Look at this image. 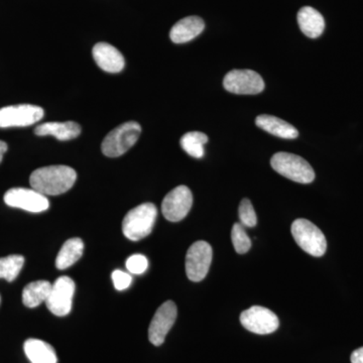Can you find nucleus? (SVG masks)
<instances>
[{"label": "nucleus", "mask_w": 363, "mask_h": 363, "mask_svg": "<svg viewBox=\"0 0 363 363\" xmlns=\"http://www.w3.org/2000/svg\"><path fill=\"white\" fill-rule=\"evenodd\" d=\"M77 179L75 169L67 166H50L33 172L30 184L45 196H56L68 192Z\"/></svg>", "instance_id": "nucleus-1"}, {"label": "nucleus", "mask_w": 363, "mask_h": 363, "mask_svg": "<svg viewBox=\"0 0 363 363\" xmlns=\"http://www.w3.org/2000/svg\"><path fill=\"white\" fill-rule=\"evenodd\" d=\"M157 209L152 203H145L133 208L124 217L123 231L124 236L131 241L142 240L154 228Z\"/></svg>", "instance_id": "nucleus-2"}, {"label": "nucleus", "mask_w": 363, "mask_h": 363, "mask_svg": "<svg viewBox=\"0 0 363 363\" xmlns=\"http://www.w3.org/2000/svg\"><path fill=\"white\" fill-rule=\"evenodd\" d=\"M272 169L289 180L300 184H310L314 181L315 172L311 164L303 157L290 152H277L271 160Z\"/></svg>", "instance_id": "nucleus-3"}, {"label": "nucleus", "mask_w": 363, "mask_h": 363, "mask_svg": "<svg viewBox=\"0 0 363 363\" xmlns=\"http://www.w3.org/2000/svg\"><path fill=\"white\" fill-rule=\"evenodd\" d=\"M142 133V126L135 121H128L111 131L102 143L101 150L105 156H123L138 142Z\"/></svg>", "instance_id": "nucleus-4"}, {"label": "nucleus", "mask_w": 363, "mask_h": 363, "mask_svg": "<svg viewBox=\"0 0 363 363\" xmlns=\"http://www.w3.org/2000/svg\"><path fill=\"white\" fill-rule=\"evenodd\" d=\"M292 231L296 243L310 255L323 257L327 250V240L323 233L311 221L297 219L293 222Z\"/></svg>", "instance_id": "nucleus-5"}, {"label": "nucleus", "mask_w": 363, "mask_h": 363, "mask_svg": "<svg viewBox=\"0 0 363 363\" xmlns=\"http://www.w3.org/2000/svg\"><path fill=\"white\" fill-rule=\"evenodd\" d=\"M212 252L211 245L206 241H196L191 245L186 255V274L188 279L192 281H201L206 278L210 266H211Z\"/></svg>", "instance_id": "nucleus-6"}, {"label": "nucleus", "mask_w": 363, "mask_h": 363, "mask_svg": "<svg viewBox=\"0 0 363 363\" xmlns=\"http://www.w3.org/2000/svg\"><path fill=\"white\" fill-rule=\"evenodd\" d=\"M44 109L37 105L20 104L0 109V128H23L37 123L44 117Z\"/></svg>", "instance_id": "nucleus-7"}, {"label": "nucleus", "mask_w": 363, "mask_h": 363, "mask_svg": "<svg viewBox=\"0 0 363 363\" xmlns=\"http://www.w3.org/2000/svg\"><path fill=\"white\" fill-rule=\"evenodd\" d=\"M226 91L238 95H257L264 89V79L252 70H233L223 80Z\"/></svg>", "instance_id": "nucleus-8"}, {"label": "nucleus", "mask_w": 363, "mask_h": 363, "mask_svg": "<svg viewBox=\"0 0 363 363\" xmlns=\"http://www.w3.org/2000/svg\"><path fill=\"white\" fill-rule=\"evenodd\" d=\"M75 283L69 277H60L52 285L51 293L45 301L48 309L56 316H67L72 310Z\"/></svg>", "instance_id": "nucleus-9"}, {"label": "nucleus", "mask_w": 363, "mask_h": 363, "mask_svg": "<svg viewBox=\"0 0 363 363\" xmlns=\"http://www.w3.org/2000/svg\"><path fill=\"white\" fill-rule=\"evenodd\" d=\"M240 322L247 330L259 335L274 333L279 326L278 316L262 306H253L241 313Z\"/></svg>", "instance_id": "nucleus-10"}, {"label": "nucleus", "mask_w": 363, "mask_h": 363, "mask_svg": "<svg viewBox=\"0 0 363 363\" xmlns=\"http://www.w3.org/2000/svg\"><path fill=\"white\" fill-rule=\"evenodd\" d=\"M193 205V195L186 186H178L164 197L162 212L164 218L171 222L183 220Z\"/></svg>", "instance_id": "nucleus-11"}, {"label": "nucleus", "mask_w": 363, "mask_h": 363, "mask_svg": "<svg viewBox=\"0 0 363 363\" xmlns=\"http://www.w3.org/2000/svg\"><path fill=\"white\" fill-rule=\"evenodd\" d=\"M4 202L9 206L20 208L32 213H40L49 209L47 196L40 194L35 189L13 188L4 195Z\"/></svg>", "instance_id": "nucleus-12"}, {"label": "nucleus", "mask_w": 363, "mask_h": 363, "mask_svg": "<svg viewBox=\"0 0 363 363\" xmlns=\"http://www.w3.org/2000/svg\"><path fill=\"white\" fill-rule=\"evenodd\" d=\"M177 314V306L172 301H167L157 310L149 328L150 343L160 346L164 342L167 334L175 324Z\"/></svg>", "instance_id": "nucleus-13"}, {"label": "nucleus", "mask_w": 363, "mask_h": 363, "mask_svg": "<svg viewBox=\"0 0 363 363\" xmlns=\"http://www.w3.org/2000/svg\"><path fill=\"white\" fill-rule=\"evenodd\" d=\"M92 55L98 67L108 73H118L123 70L125 65L123 54L107 43H98L95 45Z\"/></svg>", "instance_id": "nucleus-14"}, {"label": "nucleus", "mask_w": 363, "mask_h": 363, "mask_svg": "<svg viewBox=\"0 0 363 363\" xmlns=\"http://www.w3.org/2000/svg\"><path fill=\"white\" fill-rule=\"evenodd\" d=\"M205 23L199 16H188L172 28L169 38L175 44H184L194 40L204 30Z\"/></svg>", "instance_id": "nucleus-15"}, {"label": "nucleus", "mask_w": 363, "mask_h": 363, "mask_svg": "<svg viewBox=\"0 0 363 363\" xmlns=\"http://www.w3.org/2000/svg\"><path fill=\"white\" fill-rule=\"evenodd\" d=\"M298 23L303 33L310 39H317L325 30L323 16L311 6H304L298 11Z\"/></svg>", "instance_id": "nucleus-16"}, {"label": "nucleus", "mask_w": 363, "mask_h": 363, "mask_svg": "<svg viewBox=\"0 0 363 363\" xmlns=\"http://www.w3.org/2000/svg\"><path fill=\"white\" fill-rule=\"evenodd\" d=\"M255 123L259 128L278 138L294 140L298 136L297 128L279 117L262 114L257 117Z\"/></svg>", "instance_id": "nucleus-17"}, {"label": "nucleus", "mask_w": 363, "mask_h": 363, "mask_svg": "<svg viewBox=\"0 0 363 363\" xmlns=\"http://www.w3.org/2000/svg\"><path fill=\"white\" fill-rule=\"evenodd\" d=\"M35 133L39 136H54L59 140H70L80 135L81 126L74 121L45 123L37 126Z\"/></svg>", "instance_id": "nucleus-18"}, {"label": "nucleus", "mask_w": 363, "mask_h": 363, "mask_svg": "<svg viewBox=\"0 0 363 363\" xmlns=\"http://www.w3.org/2000/svg\"><path fill=\"white\" fill-rule=\"evenodd\" d=\"M23 350L32 363H57L56 351L52 345L40 339L30 338L26 341Z\"/></svg>", "instance_id": "nucleus-19"}, {"label": "nucleus", "mask_w": 363, "mask_h": 363, "mask_svg": "<svg viewBox=\"0 0 363 363\" xmlns=\"http://www.w3.org/2000/svg\"><path fill=\"white\" fill-rule=\"evenodd\" d=\"M84 242L75 238L67 240L61 247L56 259V267L59 269H66L73 266L82 257Z\"/></svg>", "instance_id": "nucleus-20"}, {"label": "nucleus", "mask_w": 363, "mask_h": 363, "mask_svg": "<svg viewBox=\"0 0 363 363\" xmlns=\"http://www.w3.org/2000/svg\"><path fill=\"white\" fill-rule=\"evenodd\" d=\"M52 284L48 281H37L28 284L23 291V303L26 307L35 308L47 301Z\"/></svg>", "instance_id": "nucleus-21"}, {"label": "nucleus", "mask_w": 363, "mask_h": 363, "mask_svg": "<svg viewBox=\"0 0 363 363\" xmlns=\"http://www.w3.org/2000/svg\"><path fill=\"white\" fill-rule=\"evenodd\" d=\"M208 143V136L200 131H191L182 136L181 147L189 156L195 159L204 157V145Z\"/></svg>", "instance_id": "nucleus-22"}, {"label": "nucleus", "mask_w": 363, "mask_h": 363, "mask_svg": "<svg viewBox=\"0 0 363 363\" xmlns=\"http://www.w3.org/2000/svg\"><path fill=\"white\" fill-rule=\"evenodd\" d=\"M25 264L23 255H13L6 257H0V279L13 281L18 278V274Z\"/></svg>", "instance_id": "nucleus-23"}, {"label": "nucleus", "mask_w": 363, "mask_h": 363, "mask_svg": "<svg viewBox=\"0 0 363 363\" xmlns=\"http://www.w3.org/2000/svg\"><path fill=\"white\" fill-rule=\"evenodd\" d=\"M231 240L236 252L240 255H245L252 247V241L240 223L234 224L231 231Z\"/></svg>", "instance_id": "nucleus-24"}, {"label": "nucleus", "mask_w": 363, "mask_h": 363, "mask_svg": "<svg viewBox=\"0 0 363 363\" xmlns=\"http://www.w3.org/2000/svg\"><path fill=\"white\" fill-rule=\"evenodd\" d=\"M238 215H240L241 225L247 227H255L257 225V214H255V208H253L250 200L243 199L240 202Z\"/></svg>", "instance_id": "nucleus-25"}, {"label": "nucleus", "mask_w": 363, "mask_h": 363, "mask_svg": "<svg viewBox=\"0 0 363 363\" xmlns=\"http://www.w3.org/2000/svg\"><path fill=\"white\" fill-rule=\"evenodd\" d=\"M149 262L143 255H133L126 260V269L133 274H142L147 271Z\"/></svg>", "instance_id": "nucleus-26"}, {"label": "nucleus", "mask_w": 363, "mask_h": 363, "mask_svg": "<svg viewBox=\"0 0 363 363\" xmlns=\"http://www.w3.org/2000/svg\"><path fill=\"white\" fill-rule=\"evenodd\" d=\"M112 281H113L114 288L117 291H123L130 288L133 278L128 272L121 271V269H116L112 272Z\"/></svg>", "instance_id": "nucleus-27"}, {"label": "nucleus", "mask_w": 363, "mask_h": 363, "mask_svg": "<svg viewBox=\"0 0 363 363\" xmlns=\"http://www.w3.org/2000/svg\"><path fill=\"white\" fill-rule=\"evenodd\" d=\"M350 359L352 363H363V347L353 351Z\"/></svg>", "instance_id": "nucleus-28"}, {"label": "nucleus", "mask_w": 363, "mask_h": 363, "mask_svg": "<svg viewBox=\"0 0 363 363\" xmlns=\"http://www.w3.org/2000/svg\"><path fill=\"white\" fill-rule=\"evenodd\" d=\"M7 152V145L6 143L0 140V162H2V159H4V154Z\"/></svg>", "instance_id": "nucleus-29"}]
</instances>
